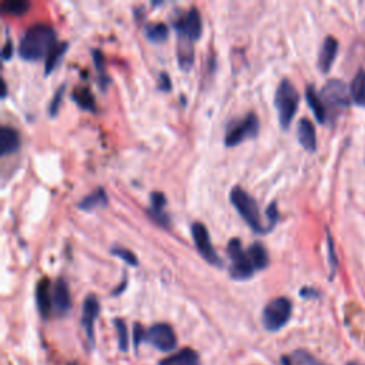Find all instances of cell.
Instances as JSON below:
<instances>
[{
    "instance_id": "obj_1",
    "label": "cell",
    "mask_w": 365,
    "mask_h": 365,
    "mask_svg": "<svg viewBox=\"0 0 365 365\" xmlns=\"http://www.w3.org/2000/svg\"><path fill=\"white\" fill-rule=\"evenodd\" d=\"M56 44L57 35L53 26L47 23H37L23 33L19 43V56L28 62L40 60L44 56L47 57Z\"/></svg>"
},
{
    "instance_id": "obj_2",
    "label": "cell",
    "mask_w": 365,
    "mask_h": 365,
    "mask_svg": "<svg viewBox=\"0 0 365 365\" xmlns=\"http://www.w3.org/2000/svg\"><path fill=\"white\" fill-rule=\"evenodd\" d=\"M300 96L294 84L288 79H283L277 87L276 97H274V106L278 113L280 125L284 130H287L293 121L297 109H299Z\"/></svg>"
},
{
    "instance_id": "obj_3",
    "label": "cell",
    "mask_w": 365,
    "mask_h": 365,
    "mask_svg": "<svg viewBox=\"0 0 365 365\" xmlns=\"http://www.w3.org/2000/svg\"><path fill=\"white\" fill-rule=\"evenodd\" d=\"M230 200L238 214L242 217V220L250 226V229H253V231L258 234L267 233V229L261 223L258 206L247 191H244L241 187H234L230 193Z\"/></svg>"
},
{
    "instance_id": "obj_4",
    "label": "cell",
    "mask_w": 365,
    "mask_h": 365,
    "mask_svg": "<svg viewBox=\"0 0 365 365\" xmlns=\"http://www.w3.org/2000/svg\"><path fill=\"white\" fill-rule=\"evenodd\" d=\"M293 312V304L285 297H278L271 300L264 307L262 311V326L267 331L281 330L291 319Z\"/></svg>"
},
{
    "instance_id": "obj_5",
    "label": "cell",
    "mask_w": 365,
    "mask_h": 365,
    "mask_svg": "<svg viewBox=\"0 0 365 365\" xmlns=\"http://www.w3.org/2000/svg\"><path fill=\"white\" fill-rule=\"evenodd\" d=\"M320 97L327 110V116L328 113H331V116H337V113H341L348 107V87L341 80H330L323 87Z\"/></svg>"
},
{
    "instance_id": "obj_6",
    "label": "cell",
    "mask_w": 365,
    "mask_h": 365,
    "mask_svg": "<svg viewBox=\"0 0 365 365\" xmlns=\"http://www.w3.org/2000/svg\"><path fill=\"white\" fill-rule=\"evenodd\" d=\"M227 253L231 260V267H230V276L234 280H247L254 276V265L247 254V251L242 250L241 241L238 238H233L229 246H227Z\"/></svg>"
},
{
    "instance_id": "obj_7",
    "label": "cell",
    "mask_w": 365,
    "mask_h": 365,
    "mask_svg": "<svg viewBox=\"0 0 365 365\" xmlns=\"http://www.w3.org/2000/svg\"><path fill=\"white\" fill-rule=\"evenodd\" d=\"M260 132V120L254 113H249L244 118L235 121L234 125H230L226 133L224 144L227 148H235L249 139L257 137Z\"/></svg>"
},
{
    "instance_id": "obj_8",
    "label": "cell",
    "mask_w": 365,
    "mask_h": 365,
    "mask_svg": "<svg viewBox=\"0 0 365 365\" xmlns=\"http://www.w3.org/2000/svg\"><path fill=\"white\" fill-rule=\"evenodd\" d=\"M144 341H148L154 348L163 353H170L177 347V337L175 330L164 323L154 324L145 331Z\"/></svg>"
},
{
    "instance_id": "obj_9",
    "label": "cell",
    "mask_w": 365,
    "mask_h": 365,
    "mask_svg": "<svg viewBox=\"0 0 365 365\" xmlns=\"http://www.w3.org/2000/svg\"><path fill=\"white\" fill-rule=\"evenodd\" d=\"M175 26L179 35V40H186L191 43L196 42L203 32V23L199 10L196 8H191L176 21Z\"/></svg>"
},
{
    "instance_id": "obj_10",
    "label": "cell",
    "mask_w": 365,
    "mask_h": 365,
    "mask_svg": "<svg viewBox=\"0 0 365 365\" xmlns=\"http://www.w3.org/2000/svg\"><path fill=\"white\" fill-rule=\"evenodd\" d=\"M191 234H193V240H194V244H196L199 253L202 254V257L208 261L211 265L215 267H222V260L218 257L214 251V247L211 244V238L208 234V230L204 224L202 223H193L191 224Z\"/></svg>"
},
{
    "instance_id": "obj_11",
    "label": "cell",
    "mask_w": 365,
    "mask_h": 365,
    "mask_svg": "<svg viewBox=\"0 0 365 365\" xmlns=\"http://www.w3.org/2000/svg\"><path fill=\"white\" fill-rule=\"evenodd\" d=\"M99 312H100L99 300L96 299V296H89L83 304L82 327L84 328L91 346H94V323H96L97 317H99Z\"/></svg>"
},
{
    "instance_id": "obj_12",
    "label": "cell",
    "mask_w": 365,
    "mask_h": 365,
    "mask_svg": "<svg viewBox=\"0 0 365 365\" xmlns=\"http://www.w3.org/2000/svg\"><path fill=\"white\" fill-rule=\"evenodd\" d=\"M36 304L43 319L51 317L53 311V290L48 278H42L36 285Z\"/></svg>"
},
{
    "instance_id": "obj_13",
    "label": "cell",
    "mask_w": 365,
    "mask_h": 365,
    "mask_svg": "<svg viewBox=\"0 0 365 365\" xmlns=\"http://www.w3.org/2000/svg\"><path fill=\"white\" fill-rule=\"evenodd\" d=\"M71 308L70 291L63 278H59L53 285V310L59 315H66Z\"/></svg>"
},
{
    "instance_id": "obj_14",
    "label": "cell",
    "mask_w": 365,
    "mask_h": 365,
    "mask_svg": "<svg viewBox=\"0 0 365 365\" xmlns=\"http://www.w3.org/2000/svg\"><path fill=\"white\" fill-rule=\"evenodd\" d=\"M297 137L300 144L307 152L314 153L317 150V136H315L314 125L308 118H301L297 126Z\"/></svg>"
},
{
    "instance_id": "obj_15",
    "label": "cell",
    "mask_w": 365,
    "mask_h": 365,
    "mask_svg": "<svg viewBox=\"0 0 365 365\" xmlns=\"http://www.w3.org/2000/svg\"><path fill=\"white\" fill-rule=\"evenodd\" d=\"M337 53H338V42L328 36L323 46H321V51H320V55H319V67L323 73H328L335 57H337Z\"/></svg>"
},
{
    "instance_id": "obj_16",
    "label": "cell",
    "mask_w": 365,
    "mask_h": 365,
    "mask_svg": "<svg viewBox=\"0 0 365 365\" xmlns=\"http://www.w3.org/2000/svg\"><path fill=\"white\" fill-rule=\"evenodd\" d=\"M19 148H20L19 133L9 126L0 127V154L2 156L12 154L17 152Z\"/></svg>"
},
{
    "instance_id": "obj_17",
    "label": "cell",
    "mask_w": 365,
    "mask_h": 365,
    "mask_svg": "<svg viewBox=\"0 0 365 365\" xmlns=\"http://www.w3.org/2000/svg\"><path fill=\"white\" fill-rule=\"evenodd\" d=\"M159 365H200V357L191 348H183L181 351L161 359Z\"/></svg>"
},
{
    "instance_id": "obj_18",
    "label": "cell",
    "mask_w": 365,
    "mask_h": 365,
    "mask_svg": "<svg viewBox=\"0 0 365 365\" xmlns=\"http://www.w3.org/2000/svg\"><path fill=\"white\" fill-rule=\"evenodd\" d=\"M305 99H307V103L310 106V109L312 110L315 118H317L319 123H326L327 121V110L324 107V103L321 100V97L317 94V91H315V89L312 86H307V90H305Z\"/></svg>"
},
{
    "instance_id": "obj_19",
    "label": "cell",
    "mask_w": 365,
    "mask_h": 365,
    "mask_svg": "<svg viewBox=\"0 0 365 365\" xmlns=\"http://www.w3.org/2000/svg\"><path fill=\"white\" fill-rule=\"evenodd\" d=\"M106 206H107V194H106V191L103 188H97L94 193L86 196L79 203L78 207L80 210H84V211H91V210L106 207Z\"/></svg>"
},
{
    "instance_id": "obj_20",
    "label": "cell",
    "mask_w": 365,
    "mask_h": 365,
    "mask_svg": "<svg viewBox=\"0 0 365 365\" xmlns=\"http://www.w3.org/2000/svg\"><path fill=\"white\" fill-rule=\"evenodd\" d=\"M350 94L355 105L365 107V70H359L350 86Z\"/></svg>"
},
{
    "instance_id": "obj_21",
    "label": "cell",
    "mask_w": 365,
    "mask_h": 365,
    "mask_svg": "<svg viewBox=\"0 0 365 365\" xmlns=\"http://www.w3.org/2000/svg\"><path fill=\"white\" fill-rule=\"evenodd\" d=\"M247 254H249L256 270H264L270 262L269 253H267L265 247L262 244H260V242H254V244H251L247 250Z\"/></svg>"
},
{
    "instance_id": "obj_22",
    "label": "cell",
    "mask_w": 365,
    "mask_h": 365,
    "mask_svg": "<svg viewBox=\"0 0 365 365\" xmlns=\"http://www.w3.org/2000/svg\"><path fill=\"white\" fill-rule=\"evenodd\" d=\"M177 53H179L180 69L181 70H188L193 66V62H194L193 43L191 42H186V40H179Z\"/></svg>"
},
{
    "instance_id": "obj_23",
    "label": "cell",
    "mask_w": 365,
    "mask_h": 365,
    "mask_svg": "<svg viewBox=\"0 0 365 365\" xmlns=\"http://www.w3.org/2000/svg\"><path fill=\"white\" fill-rule=\"evenodd\" d=\"M66 51H67V43H57L52 48V52L47 55L46 63H44V75L46 76L51 75V73L56 69L57 63L62 60V56L64 55Z\"/></svg>"
},
{
    "instance_id": "obj_24",
    "label": "cell",
    "mask_w": 365,
    "mask_h": 365,
    "mask_svg": "<svg viewBox=\"0 0 365 365\" xmlns=\"http://www.w3.org/2000/svg\"><path fill=\"white\" fill-rule=\"evenodd\" d=\"M145 36L153 43H163L168 37V28L164 23H150L145 26Z\"/></svg>"
},
{
    "instance_id": "obj_25",
    "label": "cell",
    "mask_w": 365,
    "mask_h": 365,
    "mask_svg": "<svg viewBox=\"0 0 365 365\" xmlns=\"http://www.w3.org/2000/svg\"><path fill=\"white\" fill-rule=\"evenodd\" d=\"M73 100H75L82 109L84 110H94V96L91 94V91L87 87H78L75 91H73Z\"/></svg>"
},
{
    "instance_id": "obj_26",
    "label": "cell",
    "mask_w": 365,
    "mask_h": 365,
    "mask_svg": "<svg viewBox=\"0 0 365 365\" xmlns=\"http://www.w3.org/2000/svg\"><path fill=\"white\" fill-rule=\"evenodd\" d=\"M29 8L30 3L24 2V0H6V2L2 3V10L6 15H13V16H20L23 13H26Z\"/></svg>"
},
{
    "instance_id": "obj_27",
    "label": "cell",
    "mask_w": 365,
    "mask_h": 365,
    "mask_svg": "<svg viewBox=\"0 0 365 365\" xmlns=\"http://www.w3.org/2000/svg\"><path fill=\"white\" fill-rule=\"evenodd\" d=\"M114 326L117 330V335H118V347L121 351H127L129 347V334H127V327L126 323L121 320V319H116L114 320Z\"/></svg>"
},
{
    "instance_id": "obj_28",
    "label": "cell",
    "mask_w": 365,
    "mask_h": 365,
    "mask_svg": "<svg viewBox=\"0 0 365 365\" xmlns=\"http://www.w3.org/2000/svg\"><path fill=\"white\" fill-rule=\"evenodd\" d=\"M291 365H323L319 361H315L308 353L305 351H297L293 357H290Z\"/></svg>"
},
{
    "instance_id": "obj_29",
    "label": "cell",
    "mask_w": 365,
    "mask_h": 365,
    "mask_svg": "<svg viewBox=\"0 0 365 365\" xmlns=\"http://www.w3.org/2000/svg\"><path fill=\"white\" fill-rule=\"evenodd\" d=\"M112 254L117 256L118 258H121V260L126 261L127 264H130V265H133V267L139 265V260H137V257H136L130 250H127V249H123V247H114V249H112Z\"/></svg>"
},
{
    "instance_id": "obj_30",
    "label": "cell",
    "mask_w": 365,
    "mask_h": 365,
    "mask_svg": "<svg viewBox=\"0 0 365 365\" xmlns=\"http://www.w3.org/2000/svg\"><path fill=\"white\" fill-rule=\"evenodd\" d=\"M150 202H152V208L150 211H154V213H164V206H166V197L163 193H153L152 197H150Z\"/></svg>"
},
{
    "instance_id": "obj_31",
    "label": "cell",
    "mask_w": 365,
    "mask_h": 365,
    "mask_svg": "<svg viewBox=\"0 0 365 365\" xmlns=\"http://www.w3.org/2000/svg\"><path fill=\"white\" fill-rule=\"evenodd\" d=\"M63 90H64V86H62L59 90H56L55 97H53V100H52V103H51V107H48V113H51L52 117H55V116L59 113L60 102H62V97H63Z\"/></svg>"
},
{
    "instance_id": "obj_32",
    "label": "cell",
    "mask_w": 365,
    "mask_h": 365,
    "mask_svg": "<svg viewBox=\"0 0 365 365\" xmlns=\"http://www.w3.org/2000/svg\"><path fill=\"white\" fill-rule=\"evenodd\" d=\"M267 218H269V230L271 231L278 220V210H277V204L271 203L269 206V210H267Z\"/></svg>"
},
{
    "instance_id": "obj_33",
    "label": "cell",
    "mask_w": 365,
    "mask_h": 365,
    "mask_svg": "<svg viewBox=\"0 0 365 365\" xmlns=\"http://www.w3.org/2000/svg\"><path fill=\"white\" fill-rule=\"evenodd\" d=\"M133 337H134V348L137 350L145 338V330L141 327V324H134Z\"/></svg>"
},
{
    "instance_id": "obj_34",
    "label": "cell",
    "mask_w": 365,
    "mask_h": 365,
    "mask_svg": "<svg viewBox=\"0 0 365 365\" xmlns=\"http://www.w3.org/2000/svg\"><path fill=\"white\" fill-rule=\"evenodd\" d=\"M13 55V44L10 40H6L5 46H3V51H2V57L3 60H9Z\"/></svg>"
},
{
    "instance_id": "obj_35",
    "label": "cell",
    "mask_w": 365,
    "mask_h": 365,
    "mask_svg": "<svg viewBox=\"0 0 365 365\" xmlns=\"http://www.w3.org/2000/svg\"><path fill=\"white\" fill-rule=\"evenodd\" d=\"M160 89L161 90H164V91H167V90H170V89H172V83H170V79H168V76H167V73H161V75H160Z\"/></svg>"
}]
</instances>
